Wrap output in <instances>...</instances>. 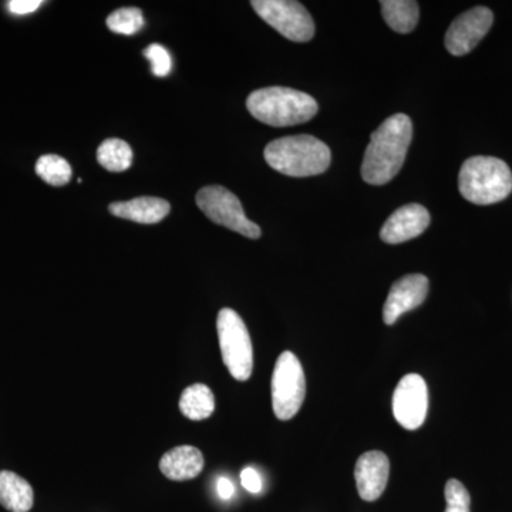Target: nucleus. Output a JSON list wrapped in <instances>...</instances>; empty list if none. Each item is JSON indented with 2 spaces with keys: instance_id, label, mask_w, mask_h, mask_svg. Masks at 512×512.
I'll return each instance as SVG.
<instances>
[{
  "instance_id": "nucleus-1",
  "label": "nucleus",
  "mask_w": 512,
  "mask_h": 512,
  "mask_svg": "<svg viewBox=\"0 0 512 512\" xmlns=\"http://www.w3.org/2000/svg\"><path fill=\"white\" fill-rule=\"evenodd\" d=\"M413 138V123L406 114H394L370 137L362 164V178L370 185H384L402 170Z\"/></svg>"
},
{
  "instance_id": "nucleus-2",
  "label": "nucleus",
  "mask_w": 512,
  "mask_h": 512,
  "mask_svg": "<svg viewBox=\"0 0 512 512\" xmlns=\"http://www.w3.org/2000/svg\"><path fill=\"white\" fill-rule=\"evenodd\" d=\"M264 156L269 167L296 178L323 174L332 163L330 148L318 138L306 134L271 141Z\"/></svg>"
},
{
  "instance_id": "nucleus-3",
  "label": "nucleus",
  "mask_w": 512,
  "mask_h": 512,
  "mask_svg": "<svg viewBox=\"0 0 512 512\" xmlns=\"http://www.w3.org/2000/svg\"><path fill=\"white\" fill-rule=\"evenodd\" d=\"M247 109L256 120L272 127L306 123L318 114L319 106L309 94L289 87H265L249 94Z\"/></svg>"
},
{
  "instance_id": "nucleus-4",
  "label": "nucleus",
  "mask_w": 512,
  "mask_h": 512,
  "mask_svg": "<svg viewBox=\"0 0 512 512\" xmlns=\"http://www.w3.org/2000/svg\"><path fill=\"white\" fill-rule=\"evenodd\" d=\"M458 190L471 204H497L512 192L511 168L501 158L470 157L461 165Z\"/></svg>"
},
{
  "instance_id": "nucleus-5",
  "label": "nucleus",
  "mask_w": 512,
  "mask_h": 512,
  "mask_svg": "<svg viewBox=\"0 0 512 512\" xmlns=\"http://www.w3.org/2000/svg\"><path fill=\"white\" fill-rule=\"evenodd\" d=\"M222 360L238 382H247L254 370V350L244 320L232 309H221L217 318Z\"/></svg>"
},
{
  "instance_id": "nucleus-6",
  "label": "nucleus",
  "mask_w": 512,
  "mask_h": 512,
  "mask_svg": "<svg viewBox=\"0 0 512 512\" xmlns=\"http://www.w3.org/2000/svg\"><path fill=\"white\" fill-rule=\"evenodd\" d=\"M272 409L279 420H291L301 410L306 394L305 372L298 357L284 352L272 375Z\"/></svg>"
},
{
  "instance_id": "nucleus-7",
  "label": "nucleus",
  "mask_w": 512,
  "mask_h": 512,
  "mask_svg": "<svg viewBox=\"0 0 512 512\" xmlns=\"http://www.w3.org/2000/svg\"><path fill=\"white\" fill-rule=\"evenodd\" d=\"M195 201H197L198 208L214 224L222 225V227L238 232L249 239L261 237V228L255 222L248 220L241 201L227 188L221 187V185L201 188Z\"/></svg>"
},
{
  "instance_id": "nucleus-8",
  "label": "nucleus",
  "mask_w": 512,
  "mask_h": 512,
  "mask_svg": "<svg viewBox=\"0 0 512 512\" xmlns=\"http://www.w3.org/2000/svg\"><path fill=\"white\" fill-rule=\"evenodd\" d=\"M252 8L276 32L291 42L305 43L315 36L311 13L295 0H252Z\"/></svg>"
},
{
  "instance_id": "nucleus-9",
  "label": "nucleus",
  "mask_w": 512,
  "mask_h": 512,
  "mask_svg": "<svg viewBox=\"0 0 512 512\" xmlns=\"http://www.w3.org/2000/svg\"><path fill=\"white\" fill-rule=\"evenodd\" d=\"M494 23L493 10L485 6L461 13L448 28L444 45L453 56H466L476 49L478 43L490 32Z\"/></svg>"
},
{
  "instance_id": "nucleus-10",
  "label": "nucleus",
  "mask_w": 512,
  "mask_h": 512,
  "mask_svg": "<svg viewBox=\"0 0 512 512\" xmlns=\"http://www.w3.org/2000/svg\"><path fill=\"white\" fill-rule=\"evenodd\" d=\"M429 389L420 375H407L397 384L393 394L394 419L406 430H417L426 421Z\"/></svg>"
},
{
  "instance_id": "nucleus-11",
  "label": "nucleus",
  "mask_w": 512,
  "mask_h": 512,
  "mask_svg": "<svg viewBox=\"0 0 512 512\" xmlns=\"http://www.w3.org/2000/svg\"><path fill=\"white\" fill-rule=\"evenodd\" d=\"M427 276L413 274L403 276L394 282L383 308V320L386 325H394L400 316L419 308L426 301L429 293Z\"/></svg>"
},
{
  "instance_id": "nucleus-12",
  "label": "nucleus",
  "mask_w": 512,
  "mask_h": 512,
  "mask_svg": "<svg viewBox=\"0 0 512 512\" xmlns=\"http://www.w3.org/2000/svg\"><path fill=\"white\" fill-rule=\"evenodd\" d=\"M430 212L420 204H409L399 208L384 222L380 238L390 245L403 244L420 237L430 225Z\"/></svg>"
},
{
  "instance_id": "nucleus-13",
  "label": "nucleus",
  "mask_w": 512,
  "mask_h": 512,
  "mask_svg": "<svg viewBox=\"0 0 512 512\" xmlns=\"http://www.w3.org/2000/svg\"><path fill=\"white\" fill-rule=\"evenodd\" d=\"M390 461L382 451H367L357 460L355 478L360 498L365 501L379 500L389 481Z\"/></svg>"
},
{
  "instance_id": "nucleus-14",
  "label": "nucleus",
  "mask_w": 512,
  "mask_h": 512,
  "mask_svg": "<svg viewBox=\"0 0 512 512\" xmlns=\"http://www.w3.org/2000/svg\"><path fill=\"white\" fill-rule=\"evenodd\" d=\"M109 210L114 217L138 222V224H157L170 214V202L157 197H140L124 202H113Z\"/></svg>"
},
{
  "instance_id": "nucleus-15",
  "label": "nucleus",
  "mask_w": 512,
  "mask_h": 512,
  "mask_svg": "<svg viewBox=\"0 0 512 512\" xmlns=\"http://www.w3.org/2000/svg\"><path fill=\"white\" fill-rule=\"evenodd\" d=\"M204 456L192 446L175 447L167 451L160 461V470L173 481H187L198 477L204 470Z\"/></svg>"
},
{
  "instance_id": "nucleus-16",
  "label": "nucleus",
  "mask_w": 512,
  "mask_h": 512,
  "mask_svg": "<svg viewBox=\"0 0 512 512\" xmlns=\"http://www.w3.org/2000/svg\"><path fill=\"white\" fill-rule=\"evenodd\" d=\"M35 503L32 485L12 471H0V504L8 511L29 512Z\"/></svg>"
},
{
  "instance_id": "nucleus-17",
  "label": "nucleus",
  "mask_w": 512,
  "mask_h": 512,
  "mask_svg": "<svg viewBox=\"0 0 512 512\" xmlns=\"http://www.w3.org/2000/svg\"><path fill=\"white\" fill-rule=\"evenodd\" d=\"M382 13L384 22L397 33H410L419 23V3L414 0H383Z\"/></svg>"
},
{
  "instance_id": "nucleus-18",
  "label": "nucleus",
  "mask_w": 512,
  "mask_h": 512,
  "mask_svg": "<svg viewBox=\"0 0 512 512\" xmlns=\"http://www.w3.org/2000/svg\"><path fill=\"white\" fill-rule=\"evenodd\" d=\"M180 410L190 420L208 419L215 412L214 393L205 384H192L181 394Z\"/></svg>"
},
{
  "instance_id": "nucleus-19",
  "label": "nucleus",
  "mask_w": 512,
  "mask_h": 512,
  "mask_svg": "<svg viewBox=\"0 0 512 512\" xmlns=\"http://www.w3.org/2000/svg\"><path fill=\"white\" fill-rule=\"evenodd\" d=\"M97 161L101 167L111 173H123L133 163V150L126 141L109 138L100 144L99 150H97Z\"/></svg>"
},
{
  "instance_id": "nucleus-20",
  "label": "nucleus",
  "mask_w": 512,
  "mask_h": 512,
  "mask_svg": "<svg viewBox=\"0 0 512 512\" xmlns=\"http://www.w3.org/2000/svg\"><path fill=\"white\" fill-rule=\"evenodd\" d=\"M36 174L52 187H63L72 180V167L63 157L47 154L37 160Z\"/></svg>"
},
{
  "instance_id": "nucleus-21",
  "label": "nucleus",
  "mask_w": 512,
  "mask_h": 512,
  "mask_svg": "<svg viewBox=\"0 0 512 512\" xmlns=\"http://www.w3.org/2000/svg\"><path fill=\"white\" fill-rule=\"evenodd\" d=\"M107 26L111 32L131 36L140 32L144 26L143 12L137 8H123L111 13L107 18Z\"/></svg>"
},
{
  "instance_id": "nucleus-22",
  "label": "nucleus",
  "mask_w": 512,
  "mask_h": 512,
  "mask_svg": "<svg viewBox=\"0 0 512 512\" xmlns=\"http://www.w3.org/2000/svg\"><path fill=\"white\" fill-rule=\"evenodd\" d=\"M444 494H446L447 501L446 512H470V493L461 481L456 478L448 480Z\"/></svg>"
},
{
  "instance_id": "nucleus-23",
  "label": "nucleus",
  "mask_w": 512,
  "mask_h": 512,
  "mask_svg": "<svg viewBox=\"0 0 512 512\" xmlns=\"http://www.w3.org/2000/svg\"><path fill=\"white\" fill-rule=\"evenodd\" d=\"M144 56L150 60L154 76L165 77L173 70V60H171L170 52L158 43L148 46L144 50Z\"/></svg>"
},
{
  "instance_id": "nucleus-24",
  "label": "nucleus",
  "mask_w": 512,
  "mask_h": 512,
  "mask_svg": "<svg viewBox=\"0 0 512 512\" xmlns=\"http://www.w3.org/2000/svg\"><path fill=\"white\" fill-rule=\"evenodd\" d=\"M241 483L249 493L259 494L262 491V478L254 467H247L241 471Z\"/></svg>"
},
{
  "instance_id": "nucleus-25",
  "label": "nucleus",
  "mask_w": 512,
  "mask_h": 512,
  "mask_svg": "<svg viewBox=\"0 0 512 512\" xmlns=\"http://www.w3.org/2000/svg\"><path fill=\"white\" fill-rule=\"evenodd\" d=\"M42 3V0H10L8 9L12 15L25 16L36 12L42 6Z\"/></svg>"
},
{
  "instance_id": "nucleus-26",
  "label": "nucleus",
  "mask_w": 512,
  "mask_h": 512,
  "mask_svg": "<svg viewBox=\"0 0 512 512\" xmlns=\"http://www.w3.org/2000/svg\"><path fill=\"white\" fill-rule=\"evenodd\" d=\"M217 493L222 500H231L235 494V487L227 477H220L217 481Z\"/></svg>"
}]
</instances>
